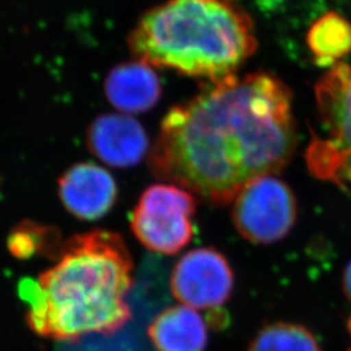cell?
Instances as JSON below:
<instances>
[{
    "label": "cell",
    "mask_w": 351,
    "mask_h": 351,
    "mask_svg": "<svg viewBox=\"0 0 351 351\" xmlns=\"http://www.w3.org/2000/svg\"><path fill=\"white\" fill-rule=\"evenodd\" d=\"M104 94L123 113L147 112L160 101L162 85L151 65L136 60L113 68L106 77Z\"/></svg>",
    "instance_id": "obj_10"
},
{
    "label": "cell",
    "mask_w": 351,
    "mask_h": 351,
    "mask_svg": "<svg viewBox=\"0 0 351 351\" xmlns=\"http://www.w3.org/2000/svg\"><path fill=\"white\" fill-rule=\"evenodd\" d=\"M348 330H349V335H350L351 337V316L349 317V320H348ZM348 351H351V346L348 349Z\"/></svg>",
    "instance_id": "obj_16"
},
{
    "label": "cell",
    "mask_w": 351,
    "mask_h": 351,
    "mask_svg": "<svg viewBox=\"0 0 351 351\" xmlns=\"http://www.w3.org/2000/svg\"><path fill=\"white\" fill-rule=\"evenodd\" d=\"M128 43L152 68L210 82L236 75L256 50L254 24L237 0H167L143 13Z\"/></svg>",
    "instance_id": "obj_3"
},
{
    "label": "cell",
    "mask_w": 351,
    "mask_h": 351,
    "mask_svg": "<svg viewBox=\"0 0 351 351\" xmlns=\"http://www.w3.org/2000/svg\"><path fill=\"white\" fill-rule=\"evenodd\" d=\"M197 204L193 193L181 186L173 184L149 186L132 213V232L146 249L175 255L193 239Z\"/></svg>",
    "instance_id": "obj_5"
},
{
    "label": "cell",
    "mask_w": 351,
    "mask_h": 351,
    "mask_svg": "<svg viewBox=\"0 0 351 351\" xmlns=\"http://www.w3.org/2000/svg\"><path fill=\"white\" fill-rule=\"evenodd\" d=\"M247 351H323L314 333L302 324L275 322L262 326Z\"/></svg>",
    "instance_id": "obj_13"
},
{
    "label": "cell",
    "mask_w": 351,
    "mask_h": 351,
    "mask_svg": "<svg viewBox=\"0 0 351 351\" xmlns=\"http://www.w3.org/2000/svg\"><path fill=\"white\" fill-rule=\"evenodd\" d=\"M295 145L288 86L269 73L236 75L168 111L149 165L156 178L226 206L252 180L281 171Z\"/></svg>",
    "instance_id": "obj_1"
},
{
    "label": "cell",
    "mask_w": 351,
    "mask_h": 351,
    "mask_svg": "<svg viewBox=\"0 0 351 351\" xmlns=\"http://www.w3.org/2000/svg\"><path fill=\"white\" fill-rule=\"evenodd\" d=\"M147 333L158 351H206L208 343L204 317L181 303L156 315Z\"/></svg>",
    "instance_id": "obj_11"
},
{
    "label": "cell",
    "mask_w": 351,
    "mask_h": 351,
    "mask_svg": "<svg viewBox=\"0 0 351 351\" xmlns=\"http://www.w3.org/2000/svg\"><path fill=\"white\" fill-rule=\"evenodd\" d=\"M307 43L316 64L332 68L351 52V23L339 13H324L310 27Z\"/></svg>",
    "instance_id": "obj_12"
},
{
    "label": "cell",
    "mask_w": 351,
    "mask_h": 351,
    "mask_svg": "<svg viewBox=\"0 0 351 351\" xmlns=\"http://www.w3.org/2000/svg\"><path fill=\"white\" fill-rule=\"evenodd\" d=\"M297 217L298 204L293 190L275 176L252 180L233 201V224L254 245H272L287 239Z\"/></svg>",
    "instance_id": "obj_6"
},
{
    "label": "cell",
    "mask_w": 351,
    "mask_h": 351,
    "mask_svg": "<svg viewBox=\"0 0 351 351\" xmlns=\"http://www.w3.org/2000/svg\"><path fill=\"white\" fill-rule=\"evenodd\" d=\"M171 289L181 304L195 310H216L230 300L234 272L226 255L213 247L186 252L175 265Z\"/></svg>",
    "instance_id": "obj_7"
},
{
    "label": "cell",
    "mask_w": 351,
    "mask_h": 351,
    "mask_svg": "<svg viewBox=\"0 0 351 351\" xmlns=\"http://www.w3.org/2000/svg\"><path fill=\"white\" fill-rule=\"evenodd\" d=\"M63 242L56 229L25 221L10 233L8 250L19 259H29L36 254H43L55 259Z\"/></svg>",
    "instance_id": "obj_14"
},
{
    "label": "cell",
    "mask_w": 351,
    "mask_h": 351,
    "mask_svg": "<svg viewBox=\"0 0 351 351\" xmlns=\"http://www.w3.org/2000/svg\"><path fill=\"white\" fill-rule=\"evenodd\" d=\"M320 133H313L306 163L319 180L351 185V64L329 68L315 88Z\"/></svg>",
    "instance_id": "obj_4"
},
{
    "label": "cell",
    "mask_w": 351,
    "mask_h": 351,
    "mask_svg": "<svg viewBox=\"0 0 351 351\" xmlns=\"http://www.w3.org/2000/svg\"><path fill=\"white\" fill-rule=\"evenodd\" d=\"M342 293L346 297V300L351 303V261L346 264L343 272H342V280H341Z\"/></svg>",
    "instance_id": "obj_15"
},
{
    "label": "cell",
    "mask_w": 351,
    "mask_h": 351,
    "mask_svg": "<svg viewBox=\"0 0 351 351\" xmlns=\"http://www.w3.org/2000/svg\"><path fill=\"white\" fill-rule=\"evenodd\" d=\"M59 197L66 211L77 219L94 221L104 217L117 201V185L101 165L75 164L59 178Z\"/></svg>",
    "instance_id": "obj_8"
},
{
    "label": "cell",
    "mask_w": 351,
    "mask_h": 351,
    "mask_svg": "<svg viewBox=\"0 0 351 351\" xmlns=\"http://www.w3.org/2000/svg\"><path fill=\"white\" fill-rule=\"evenodd\" d=\"M55 264L20 284L26 323L43 339L77 341L110 336L132 317L128 295L133 261L125 241L110 230H90L64 241Z\"/></svg>",
    "instance_id": "obj_2"
},
{
    "label": "cell",
    "mask_w": 351,
    "mask_h": 351,
    "mask_svg": "<svg viewBox=\"0 0 351 351\" xmlns=\"http://www.w3.org/2000/svg\"><path fill=\"white\" fill-rule=\"evenodd\" d=\"M88 147L103 163L129 168L141 163L149 151L143 126L126 113L98 116L88 130Z\"/></svg>",
    "instance_id": "obj_9"
}]
</instances>
